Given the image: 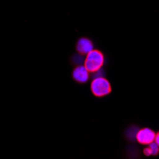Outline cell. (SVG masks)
Returning a JSON list of instances; mask_svg holds the SVG:
<instances>
[{"mask_svg":"<svg viewBox=\"0 0 159 159\" xmlns=\"http://www.w3.org/2000/svg\"><path fill=\"white\" fill-rule=\"evenodd\" d=\"M104 64V55L98 50L91 51L85 57L84 66L90 73H95L102 68Z\"/></svg>","mask_w":159,"mask_h":159,"instance_id":"obj_1","label":"cell"},{"mask_svg":"<svg viewBox=\"0 0 159 159\" xmlns=\"http://www.w3.org/2000/svg\"><path fill=\"white\" fill-rule=\"evenodd\" d=\"M91 90H92V93L95 96L102 97L111 93V87L110 82L106 78L100 76V77H95L92 81Z\"/></svg>","mask_w":159,"mask_h":159,"instance_id":"obj_2","label":"cell"},{"mask_svg":"<svg viewBox=\"0 0 159 159\" xmlns=\"http://www.w3.org/2000/svg\"><path fill=\"white\" fill-rule=\"evenodd\" d=\"M155 134L149 128L141 129L136 134V140L141 145H149L150 143L155 140Z\"/></svg>","mask_w":159,"mask_h":159,"instance_id":"obj_3","label":"cell"},{"mask_svg":"<svg viewBox=\"0 0 159 159\" xmlns=\"http://www.w3.org/2000/svg\"><path fill=\"white\" fill-rule=\"evenodd\" d=\"M73 78L79 83H86L90 78V71L83 64L78 65L73 70Z\"/></svg>","mask_w":159,"mask_h":159,"instance_id":"obj_4","label":"cell"},{"mask_svg":"<svg viewBox=\"0 0 159 159\" xmlns=\"http://www.w3.org/2000/svg\"><path fill=\"white\" fill-rule=\"evenodd\" d=\"M76 50L78 52L79 54L82 55H87L91 51L93 50V42L88 39V38H80L77 41V44H76Z\"/></svg>","mask_w":159,"mask_h":159,"instance_id":"obj_5","label":"cell"},{"mask_svg":"<svg viewBox=\"0 0 159 159\" xmlns=\"http://www.w3.org/2000/svg\"><path fill=\"white\" fill-rule=\"evenodd\" d=\"M149 147L144 149V154L147 155V156H150V155H156L159 152V146L157 145V143L155 141L150 143Z\"/></svg>","mask_w":159,"mask_h":159,"instance_id":"obj_6","label":"cell"},{"mask_svg":"<svg viewBox=\"0 0 159 159\" xmlns=\"http://www.w3.org/2000/svg\"><path fill=\"white\" fill-rule=\"evenodd\" d=\"M154 141L157 143V145L159 146V133L156 134V135H155V140H154Z\"/></svg>","mask_w":159,"mask_h":159,"instance_id":"obj_7","label":"cell"}]
</instances>
